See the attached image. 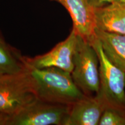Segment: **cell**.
I'll return each mask as SVG.
<instances>
[{"label": "cell", "mask_w": 125, "mask_h": 125, "mask_svg": "<svg viewBox=\"0 0 125 125\" xmlns=\"http://www.w3.org/2000/svg\"><path fill=\"white\" fill-rule=\"evenodd\" d=\"M28 67L37 98L40 100L71 105L85 96L75 85L71 73L57 67L41 69Z\"/></svg>", "instance_id": "1"}, {"label": "cell", "mask_w": 125, "mask_h": 125, "mask_svg": "<svg viewBox=\"0 0 125 125\" xmlns=\"http://www.w3.org/2000/svg\"><path fill=\"white\" fill-rule=\"evenodd\" d=\"M37 99L29 67L19 74L0 77V114L17 113Z\"/></svg>", "instance_id": "2"}, {"label": "cell", "mask_w": 125, "mask_h": 125, "mask_svg": "<svg viewBox=\"0 0 125 125\" xmlns=\"http://www.w3.org/2000/svg\"><path fill=\"white\" fill-rule=\"evenodd\" d=\"M71 75L75 85L86 96H93L99 92L98 54L93 45L79 35Z\"/></svg>", "instance_id": "3"}, {"label": "cell", "mask_w": 125, "mask_h": 125, "mask_svg": "<svg viewBox=\"0 0 125 125\" xmlns=\"http://www.w3.org/2000/svg\"><path fill=\"white\" fill-rule=\"evenodd\" d=\"M70 107L37 98L17 113L0 114V125H63Z\"/></svg>", "instance_id": "4"}, {"label": "cell", "mask_w": 125, "mask_h": 125, "mask_svg": "<svg viewBox=\"0 0 125 125\" xmlns=\"http://www.w3.org/2000/svg\"><path fill=\"white\" fill-rule=\"evenodd\" d=\"M90 43L96 50L99 59L100 89L98 93L104 98L108 107L125 109V72L107 58L96 37Z\"/></svg>", "instance_id": "5"}, {"label": "cell", "mask_w": 125, "mask_h": 125, "mask_svg": "<svg viewBox=\"0 0 125 125\" xmlns=\"http://www.w3.org/2000/svg\"><path fill=\"white\" fill-rule=\"evenodd\" d=\"M78 34L73 29L64 41L57 44L48 53L33 58L23 57L28 67L36 68L57 67L72 73L74 68V57L77 45Z\"/></svg>", "instance_id": "6"}, {"label": "cell", "mask_w": 125, "mask_h": 125, "mask_svg": "<svg viewBox=\"0 0 125 125\" xmlns=\"http://www.w3.org/2000/svg\"><path fill=\"white\" fill-rule=\"evenodd\" d=\"M107 107L105 100L98 93L85 95L70 105L63 125H97Z\"/></svg>", "instance_id": "7"}, {"label": "cell", "mask_w": 125, "mask_h": 125, "mask_svg": "<svg viewBox=\"0 0 125 125\" xmlns=\"http://www.w3.org/2000/svg\"><path fill=\"white\" fill-rule=\"evenodd\" d=\"M60 3L69 12L73 20V29L89 42L96 38L94 8L87 0H52Z\"/></svg>", "instance_id": "8"}, {"label": "cell", "mask_w": 125, "mask_h": 125, "mask_svg": "<svg viewBox=\"0 0 125 125\" xmlns=\"http://www.w3.org/2000/svg\"><path fill=\"white\" fill-rule=\"evenodd\" d=\"M96 29L125 34V1H114L107 6L94 8Z\"/></svg>", "instance_id": "9"}, {"label": "cell", "mask_w": 125, "mask_h": 125, "mask_svg": "<svg viewBox=\"0 0 125 125\" xmlns=\"http://www.w3.org/2000/svg\"><path fill=\"white\" fill-rule=\"evenodd\" d=\"M95 34L107 58L125 72V34L96 29Z\"/></svg>", "instance_id": "10"}, {"label": "cell", "mask_w": 125, "mask_h": 125, "mask_svg": "<svg viewBox=\"0 0 125 125\" xmlns=\"http://www.w3.org/2000/svg\"><path fill=\"white\" fill-rule=\"evenodd\" d=\"M27 69L23 57L18 55L0 35V77L19 74Z\"/></svg>", "instance_id": "11"}, {"label": "cell", "mask_w": 125, "mask_h": 125, "mask_svg": "<svg viewBox=\"0 0 125 125\" xmlns=\"http://www.w3.org/2000/svg\"><path fill=\"white\" fill-rule=\"evenodd\" d=\"M99 125H125V109L107 107L100 119Z\"/></svg>", "instance_id": "12"}, {"label": "cell", "mask_w": 125, "mask_h": 125, "mask_svg": "<svg viewBox=\"0 0 125 125\" xmlns=\"http://www.w3.org/2000/svg\"><path fill=\"white\" fill-rule=\"evenodd\" d=\"M87 1L94 8H97L105 6L107 4H110L113 2L114 0H87Z\"/></svg>", "instance_id": "13"}, {"label": "cell", "mask_w": 125, "mask_h": 125, "mask_svg": "<svg viewBox=\"0 0 125 125\" xmlns=\"http://www.w3.org/2000/svg\"><path fill=\"white\" fill-rule=\"evenodd\" d=\"M114 1H125V0H114Z\"/></svg>", "instance_id": "14"}]
</instances>
